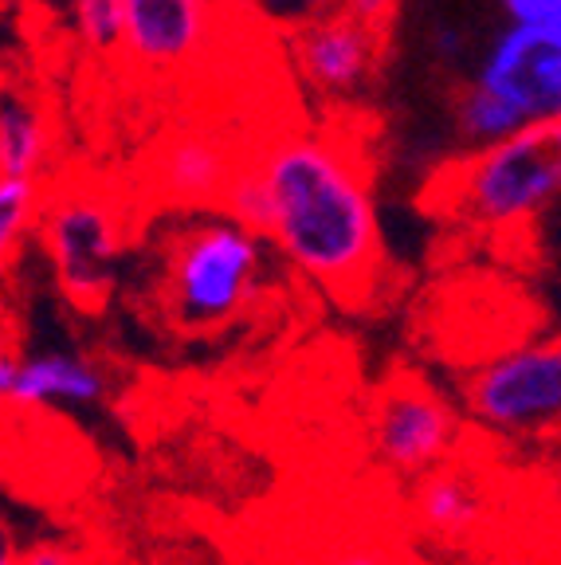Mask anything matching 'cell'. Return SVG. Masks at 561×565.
I'll return each mask as SVG.
<instances>
[{"label": "cell", "instance_id": "6da1fadb", "mask_svg": "<svg viewBox=\"0 0 561 565\" xmlns=\"http://www.w3.org/2000/svg\"><path fill=\"white\" fill-rule=\"evenodd\" d=\"M224 212L267 239L307 282L342 307H366L385 279L373 177L338 126H290L244 161Z\"/></svg>", "mask_w": 561, "mask_h": 565}, {"label": "cell", "instance_id": "7a4b0ae2", "mask_svg": "<svg viewBox=\"0 0 561 565\" xmlns=\"http://www.w3.org/2000/svg\"><path fill=\"white\" fill-rule=\"evenodd\" d=\"M267 239L232 212H189L154 252V310L173 334L212 338L247 315L264 291Z\"/></svg>", "mask_w": 561, "mask_h": 565}, {"label": "cell", "instance_id": "3957f363", "mask_svg": "<svg viewBox=\"0 0 561 565\" xmlns=\"http://www.w3.org/2000/svg\"><path fill=\"white\" fill-rule=\"evenodd\" d=\"M432 193L452 221L487 236L530 228L561 196V122H538L467 150L432 181Z\"/></svg>", "mask_w": 561, "mask_h": 565}, {"label": "cell", "instance_id": "277c9868", "mask_svg": "<svg viewBox=\"0 0 561 565\" xmlns=\"http://www.w3.org/2000/svg\"><path fill=\"white\" fill-rule=\"evenodd\" d=\"M472 424L510 440L561 436V334L518 342L475 365L459 385Z\"/></svg>", "mask_w": 561, "mask_h": 565}, {"label": "cell", "instance_id": "5b68a950", "mask_svg": "<svg viewBox=\"0 0 561 565\" xmlns=\"http://www.w3.org/2000/svg\"><path fill=\"white\" fill-rule=\"evenodd\" d=\"M123 209L103 189L67 185L47 196L40 239L52 259L55 287L83 315H98L110 302L118 259L126 252Z\"/></svg>", "mask_w": 561, "mask_h": 565}, {"label": "cell", "instance_id": "8992f818", "mask_svg": "<svg viewBox=\"0 0 561 565\" xmlns=\"http://www.w3.org/2000/svg\"><path fill=\"white\" fill-rule=\"evenodd\" d=\"M369 440L389 471L421 479L444 468L459 451L456 405L413 370H396L373 393L369 405Z\"/></svg>", "mask_w": 561, "mask_h": 565}, {"label": "cell", "instance_id": "52a82bcc", "mask_svg": "<svg viewBox=\"0 0 561 565\" xmlns=\"http://www.w3.org/2000/svg\"><path fill=\"white\" fill-rule=\"evenodd\" d=\"M467 83L499 98L522 126L561 122V40L507 24Z\"/></svg>", "mask_w": 561, "mask_h": 565}, {"label": "cell", "instance_id": "ba28073f", "mask_svg": "<svg viewBox=\"0 0 561 565\" xmlns=\"http://www.w3.org/2000/svg\"><path fill=\"white\" fill-rule=\"evenodd\" d=\"M106 370L83 350L9 342L0 353V401L9 413H87L106 401Z\"/></svg>", "mask_w": 561, "mask_h": 565}, {"label": "cell", "instance_id": "9c48e42d", "mask_svg": "<svg viewBox=\"0 0 561 565\" xmlns=\"http://www.w3.org/2000/svg\"><path fill=\"white\" fill-rule=\"evenodd\" d=\"M287 47L290 63L310 90L326 98H346L358 95L366 83H373L381 55H385V35L358 24L338 9L330 17L315 20V24L290 32Z\"/></svg>", "mask_w": 561, "mask_h": 565}, {"label": "cell", "instance_id": "30bf717a", "mask_svg": "<svg viewBox=\"0 0 561 565\" xmlns=\"http://www.w3.org/2000/svg\"><path fill=\"white\" fill-rule=\"evenodd\" d=\"M244 161V153H236V146L212 126H181L154 153V189L173 209H224Z\"/></svg>", "mask_w": 561, "mask_h": 565}, {"label": "cell", "instance_id": "8fae6325", "mask_svg": "<svg viewBox=\"0 0 561 565\" xmlns=\"http://www.w3.org/2000/svg\"><path fill=\"white\" fill-rule=\"evenodd\" d=\"M212 0H126V60L146 75H177L201 60Z\"/></svg>", "mask_w": 561, "mask_h": 565}, {"label": "cell", "instance_id": "7c38bea8", "mask_svg": "<svg viewBox=\"0 0 561 565\" xmlns=\"http://www.w3.org/2000/svg\"><path fill=\"white\" fill-rule=\"evenodd\" d=\"M487 511H491V491L479 471L467 468L459 456L413 483V514L432 539H467L483 526Z\"/></svg>", "mask_w": 561, "mask_h": 565}, {"label": "cell", "instance_id": "4fadbf2b", "mask_svg": "<svg viewBox=\"0 0 561 565\" xmlns=\"http://www.w3.org/2000/svg\"><path fill=\"white\" fill-rule=\"evenodd\" d=\"M52 161V122L28 90L9 87L0 106V177H44Z\"/></svg>", "mask_w": 561, "mask_h": 565}, {"label": "cell", "instance_id": "5bb4252c", "mask_svg": "<svg viewBox=\"0 0 561 565\" xmlns=\"http://www.w3.org/2000/svg\"><path fill=\"white\" fill-rule=\"evenodd\" d=\"M44 177H0V247L4 259H17L20 244L32 232H40V221L47 212Z\"/></svg>", "mask_w": 561, "mask_h": 565}, {"label": "cell", "instance_id": "9a60e30c", "mask_svg": "<svg viewBox=\"0 0 561 565\" xmlns=\"http://www.w3.org/2000/svg\"><path fill=\"white\" fill-rule=\"evenodd\" d=\"M71 28L91 52H118L126 44V0H67Z\"/></svg>", "mask_w": 561, "mask_h": 565}, {"label": "cell", "instance_id": "2e32d148", "mask_svg": "<svg viewBox=\"0 0 561 565\" xmlns=\"http://www.w3.org/2000/svg\"><path fill=\"white\" fill-rule=\"evenodd\" d=\"M0 565H95L91 554L75 542L63 539H40L28 542V546H12V534L4 530V542H0Z\"/></svg>", "mask_w": 561, "mask_h": 565}, {"label": "cell", "instance_id": "e0dca14e", "mask_svg": "<svg viewBox=\"0 0 561 565\" xmlns=\"http://www.w3.org/2000/svg\"><path fill=\"white\" fill-rule=\"evenodd\" d=\"M252 9L267 20V24L283 28V32H298V28L315 24V20L330 17L342 9V0H252Z\"/></svg>", "mask_w": 561, "mask_h": 565}, {"label": "cell", "instance_id": "ac0fdd59", "mask_svg": "<svg viewBox=\"0 0 561 565\" xmlns=\"http://www.w3.org/2000/svg\"><path fill=\"white\" fill-rule=\"evenodd\" d=\"M315 565H413L409 557H401L396 550H389L385 542H369V539H346L326 546L315 557Z\"/></svg>", "mask_w": 561, "mask_h": 565}, {"label": "cell", "instance_id": "d6986e66", "mask_svg": "<svg viewBox=\"0 0 561 565\" xmlns=\"http://www.w3.org/2000/svg\"><path fill=\"white\" fill-rule=\"evenodd\" d=\"M499 9L507 24L561 40V0H499Z\"/></svg>", "mask_w": 561, "mask_h": 565}, {"label": "cell", "instance_id": "ffe728a7", "mask_svg": "<svg viewBox=\"0 0 561 565\" xmlns=\"http://www.w3.org/2000/svg\"><path fill=\"white\" fill-rule=\"evenodd\" d=\"M396 9H401V0H342L346 17H353L358 24L373 28V32H381V35L393 28Z\"/></svg>", "mask_w": 561, "mask_h": 565}, {"label": "cell", "instance_id": "44dd1931", "mask_svg": "<svg viewBox=\"0 0 561 565\" xmlns=\"http://www.w3.org/2000/svg\"><path fill=\"white\" fill-rule=\"evenodd\" d=\"M464 47H467V35L459 32V28L440 24L436 32H432V52H436L444 63H456L459 55H464Z\"/></svg>", "mask_w": 561, "mask_h": 565}, {"label": "cell", "instance_id": "7402d4cb", "mask_svg": "<svg viewBox=\"0 0 561 565\" xmlns=\"http://www.w3.org/2000/svg\"><path fill=\"white\" fill-rule=\"evenodd\" d=\"M95 565H110V562H95Z\"/></svg>", "mask_w": 561, "mask_h": 565}]
</instances>
